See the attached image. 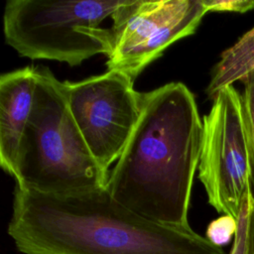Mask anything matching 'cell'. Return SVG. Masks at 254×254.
Returning <instances> with one entry per match:
<instances>
[{
  "mask_svg": "<svg viewBox=\"0 0 254 254\" xmlns=\"http://www.w3.org/2000/svg\"><path fill=\"white\" fill-rule=\"evenodd\" d=\"M7 231L23 254H225L191 228L137 214L107 189L48 194L16 186Z\"/></svg>",
  "mask_w": 254,
  "mask_h": 254,
  "instance_id": "1",
  "label": "cell"
},
{
  "mask_svg": "<svg viewBox=\"0 0 254 254\" xmlns=\"http://www.w3.org/2000/svg\"><path fill=\"white\" fill-rule=\"evenodd\" d=\"M201 138L202 119L185 83L169 82L144 92L140 117L106 189L147 219L190 229L188 212Z\"/></svg>",
  "mask_w": 254,
  "mask_h": 254,
  "instance_id": "2",
  "label": "cell"
},
{
  "mask_svg": "<svg viewBox=\"0 0 254 254\" xmlns=\"http://www.w3.org/2000/svg\"><path fill=\"white\" fill-rule=\"evenodd\" d=\"M17 187L48 194L106 189L109 173L92 156L70 112L64 81L37 67L32 112L19 148Z\"/></svg>",
  "mask_w": 254,
  "mask_h": 254,
  "instance_id": "3",
  "label": "cell"
},
{
  "mask_svg": "<svg viewBox=\"0 0 254 254\" xmlns=\"http://www.w3.org/2000/svg\"><path fill=\"white\" fill-rule=\"evenodd\" d=\"M126 0H10L3 28L20 56L78 65L112 48L111 29L100 27Z\"/></svg>",
  "mask_w": 254,
  "mask_h": 254,
  "instance_id": "4",
  "label": "cell"
},
{
  "mask_svg": "<svg viewBox=\"0 0 254 254\" xmlns=\"http://www.w3.org/2000/svg\"><path fill=\"white\" fill-rule=\"evenodd\" d=\"M202 118L198 178L208 203L219 213L238 218L250 190V159L241 93L229 85L212 99Z\"/></svg>",
  "mask_w": 254,
  "mask_h": 254,
  "instance_id": "5",
  "label": "cell"
},
{
  "mask_svg": "<svg viewBox=\"0 0 254 254\" xmlns=\"http://www.w3.org/2000/svg\"><path fill=\"white\" fill-rule=\"evenodd\" d=\"M68 107L92 156L109 172L122 154L140 117L143 93L122 71L79 81H64Z\"/></svg>",
  "mask_w": 254,
  "mask_h": 254,
  "instance_id": "6",
  "label": "cell"
},
{
  "mask_svg": "<svg viewBox=\"0 0 254 254\" xmlns=\"http://www.w3.org/2000/svg\"><path fill=\"white\" fill-rule=\"evenodd\" d=\"M207 12L203 0H126L111 15L107 68L135 80L169 46L193 34Z\"/></svg>",
  "mask_w": 254,
  "mask_h": 254,
  "instance_id": "7",
  "label": "cell"
},
{
  "mask_svg": "<svg viewBox=\"0 0 254 254\" xmlns=\"http://www.w3.org/2000/svg\"><path fill=\"white\" fill-rule=\"evenodd\" d=\"M37 67L25 66L0 77V165L14 178L19 148L29 121Z\"/></svg>",
  "mask_w": 254,
  "mask_h": 254,
  "instance_id": "8",
  "label": "cell"
},
{
  "mask_svg": "<svg viewBox=\"0 0 254 254\" xmlns=\"http://www.w3.org/2000/svg\"><path fill=\"white\" fill-rule=\"evenodd\" d=\"M254 70V27L242 35L231 47L220 55L212 68L206 87L208 98L213 99L223 88L241 81Z\"/></svg>",
  "mask_w": 254,
  "mask_h": 254,
  "instance_id": "9",
  "label": "cell"
},
{
  "mask_svg": "<svg viewBox=\"0 0 254 254\" xmlns=\"http://www.w3.org/2000/svg\"><path fill=\"white\" fill-rule=\"evenodd\" d=\"M241 82L243 83L242 107L250 159V192L254 198V70Z\"/></svg>",
  "mask_w": 254,
  "mask_h": 254,
  "instance_id": "10",
  "label": "cell"
},
{
  "mask_svg": "<svg viewBox=\"0 0 254 254\" xmlns=\"http://www.w3.org/2000/svg\"><path fill=\"white\" fill-rule=\"evenodd\" d=\"M237 230V219L230 215L222 216L211 221L206 229V238L217 246H222L229 242Z\"/></svg>",
  "mask_w": 254,
  "mask_h": 254,
  "instance_id": "11",
  "label": "cell"
},
{
  "mask_svg": "<svg viewBox=\"0 0 254 254\" xmlns=\"http://www.w3.org/2000/svg\"><path fill=\"white\" fill-rule=\"evenodd\" d=\"M207 11L215 12H236L246 13L254 10V0H227V1H214L203 0Z\"/></svg>",
  "mask_w": 254,
  "mask_h": 254,
  "instance_id": "12",
  "label": "cell"
},
{
  "mask_svg": "<svg viewBox=\"0 0 254 254\" xmlns=\"http://www.w3.org/2000/svg\"><path fill=\"white\" fill-rule=\"evenodd\" d=\"M246 213V254H254V198L250 190L242 200Z\"/></svg>",
  "mask_w": 254,
  "mask_h": 254,
  "instance_id": "13",
  "label": "cell"
},
{
  "mask_svg": "<svg viewBox=\"0 0 254 254\" xmlns=\"http://www.w3.org/2000/svg\"><path fill=\"white\" fill-rule=\"evenodd\" d=\"M229 254H246V213L242 204L237 218V230Z\"/></svg>",
  "mask_w": 254,
  "mask_h": 254,
  "instance_id": "14",
  "label": "cell"
}]
</instances>
